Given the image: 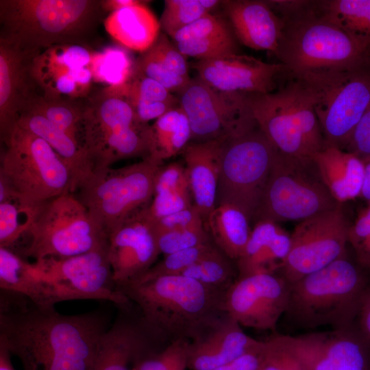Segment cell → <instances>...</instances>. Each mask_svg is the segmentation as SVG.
<instances>
[{
	"label": "cell",
	"instance_id": "d6a6232c",
	"mask_svg": "<svg viewBox=\"0 0 370 370\" xmlns=\"http://www.w3.org/2000/svg\"><path fill=\"white\" fill-rule=\"evenodd\" d=\"M250 221L238 207L231 204L216 206L205 226L214 244L227 257L236 261L249 240Z\"/></svg>",
	"mask_w": 370,
	"mask_h": 370
},
{
	"label": "cell",
	"instance_id": "8992f818",
	"mask_svg": "<svg viewBox=\"0 0 370 370\" xmlns=\"http://www.w3.org/2000/svg\"><path fill=\"white\" fill-rule=\"evenodd\" d=\"M260 130L282 153L304 162L325 147L313 101L306 88L293 79L272 92L245 93Z\"/></svg>",
	"mask_w": 370,
	"mask_h": 370
},
{
	"label": "cell",
	"instance_id": "6da1fadb",
	"mask_svg": "<svg viewBox=\"0 0 370 370\" xmlns=\"http://www.w3.org/2000/svg\"><path fill=\"white\" fill-rule=\"evenodd\" d=\"M108 328L101 311L62 314L1 288L0 340L23 370H88Z\"/></svg>",
	"mask_w": 370,
	"mask_h": 370
},
{
	"label": "cell",
	"instance_id": "6f0895ef",
	"mask_svg": "<svg viewBox=\"0 0 370 370\" xmlns=\"http://www.w3.org/2000/svg\"><path fill=\"white\" fill-rule=\"evenodd\" d=\"M364 165V178L360 197L370 206V156L362 159Z\"/></svg>",
	"mask_w": 370,
	"mask_h": 370
},
{
	"label": "cell",
	"instance_id": "d590c367",
	"mask_svg": "<svg viewBox=\"0 0 370 370\" xmlns=\"http://www.w3.org/2000/svg\"><path fill=\"white\" fill-rule=\"evenodd\" d=\"M95 52L79 45H59L42 51L35 59L34 75L43 92L57 77L87 66Z\"/></svg>",
	"mask_w": 370,
	"mask_h": 370
},
{
	"label": "cell",
	"instance_id": "f5cc1de1",
	"mask_svg": "<svg viewBox=\"0 0 370 370\" xmlns=\"http://www.w3.org/2000/svg\"><path fill=\"white\" fill-rule=\"evenodd\" d=\"M262 344L234 361L214 370H260Z\"/></svg>",
	"mask_w": 370,
	"mask_h": 370
},
{
	"label": "cell",
	"instance_id": "484cf974",
	"mask_svg": "<svg viewBox=\"0 0 370 370\" xmlns=\"http://www.w3.org/2000/svg\"><path fill=\"white\" fill-rule=\"evenodd\" d=\"M223 141L190 142L182 151L193 206L204 222L216 206Z\"/></svg>",
	"mask_w": 370,
	"mask_h": 370
},
{
	"label": "cell",
	"instance_id": "4fadbf2b",
	"mask_svg": "<svg viewBox=\"0 0 370 370\" xmlns=\"http://www.w3.org/2000/svg\"><path fill=\"white\" fill-rule=\"evenodd\" d=\"M178 99L190 126V142L225 140L256 125L245 93L222 92L197 77Z\"/></svg>",
	"mask_w": 370,
	"mask_h": 370
},
{
	"label": "cell",
	"instance_id": "1f68e13d",
	"mask_svg": "<svg viewBox=\"0 0 370 370\" xmlns=\"http://www.w3.org/2000/svg\"><path fill=\"white\" fill-rule=\"evenodd\" d=\"M193 206L184 164H162L156 175L152 199L147 207L150 219L154 221Z\"/></svg>",
	"mask_w": 370,
	"mask_h": 370
},
{
	"label": "cell",
	"instance_id": "cb8c5ba5",
	"mask_svg": "<svg viewBox=\"0 0 370 370\" xmlns=\"http://www.w3.org/2000/svg\"><path fill=\"white\" fill-rule=\"evenodd\" d=\"M0 287L26 296L42 307H54L60 301L80 299L61 286L35 263H29L14 251L0 247Z\"/></svg>",
	"mask_w": 370,
	"mask_h": 370
},
{
	"label": "cell",
	"instance_id": "7c38bea8",
	"mask_svg": "<svg viewBox=\"0 0 370 370\" xmlns=\"http://www.w3.org/2000/svg\"><path fill=\"white\" fill-rule=\"evenodd\" d=\"M277 151L257 124L224 140L216 206L235 205L252 221Z\"/></svg>",
	"mask_w": 370,
	"mask_h": 370
},
{
	"label": "cell",
	"instance_id": "d6986e66",
	"mask_svg": "<svg viewBox=\"0 0 370 370\" xmlns=\"http://www.w3.org/2000/svg\"><path fill=\"white\" fill-rule=\"evenodd\" d=\"M42 51L27 49L0 38V136L3 139L25 107L43 95L34 75Z\"/></svg>",
	"mask_w": 370,
	"mask_h": 370
},
{
	"label": "cell",
	"instance_id": "ffe728a7",
	"mask_svg": "<svg viewBox=\"0 0 370 370\" xmlns=\"http://www.w3.org/2000/svg\"><path fill=\"white\" fill-rule=\"evenodd\" d=\"M108 252L116 286L138 278L156 263L160 252L147 208L110 232Z\"/></svg>",
	"mask_w": 370,
	"mask_h": 370
},
{
	"label": "cell",
	"instance_id": "f35d334b",
	"mask_svg": "<svg viewBox=\"0 0 370 370\" xmlns=\"http://www.w3.org/2000/svg\"><path fill=\"white\" fill-rule=\"evenodd\" d=\"M233 261L218 247L206 257L192 264L182 273L198 282L225 292L238 278Z\"/></svg>",
	"mask_w": 370,
	"mask_h": 370
},
{
	"label": "cell",
	"instance_id": "836d02e7",
	"mask_svg": "<svg viewBox=\"0 0 370 370\" xmlns=\"http://www.w3.org/2000/svg\"><path fill=\"white\" fill-rule=\"evenodd\" d=\"M127 95L138 121L148 123L180 106L179 99L155 80L134 69Z\"/></svg>",
	"mask_w": 370,
	"mask_h": 370
},
{
	"label": "cell",
	"instance_id": "ba28073f",
	"mask_svg": "<svg viewBox=\"0 0 370 370\" xmlns=\"http://www.w3.org/2000/svg\"><path fill=\"white\" fill-rule=\"evenodd\" d=\"M163 164L147 157L121 168L92 172L72 193L108 235L129 217L147 208Z\"/></svg>",
	"mask_w": 370,
	"mask_h": 370
},
{
	"label": "cell",
	"instance_id": "11a10c76",
	"mask_svg": "<svg viewBox=\"0 0 370 370\" xmlns=\"http://www.w3.org/2000/svg\"><path fill=\"white\" fill-rule=\"evenodd\" d=\"M76 82L81 98H86L90 95L91 82L93 79L90 69L83 66L72 69L69 71Z\"/></svg>",
	"mask_w": 370,
	"mask_h": 370
},
{
	"label": "cell",
	"instance_id": "9a60e30c",
	"mask_svg": "<svg viewBox=\"0 0 370 370\" xmlns=\"http://www.w3.org/2000/svg\"><path fill=\"white\" fill-rule=\"evenodd\" d=\"M290 289L279 273L237 278L225 293L223 310L241 327L275 333L288 308Z\"/></svg>",
	"mask_w": 370,
	"mask_h": 370
},
{
	"label": "cell",
	"instance_id": "f907efd6",
	"mask_svg": "<svg viewBox=\"0 0 370 370\" xmlns=\"http://www.w3.org/2000/svg\"><path fill=\"white\" fill-rule=\"evenodd\" d=\"M151 221L155 236L166 232L205 225L201 215L194 206Z\"/></svg>",
	"mask_w": 370,
	"mask_h": 370
},
{
	"label": "cell",
	"instance_id": "4dcf8cb0",
	"mask_svg": "<svg viewBox=\"0 0 370 370\" xmlns=\"http://www.w3.org/2000/svg\"><path fill=\"white\" fill-rule=\"evenodd\" d=\"M16 124L42 138L65 162L73 175L71 193L90 174V164L82 145L44 116L34 112L24 111L18 116Z\"/></svg>",
	"mask_w": 370,
	"mask_h": 370
},
{
	"label": "cell",
	"instance_id": "52a82bcc",
	"mask_svg": "<svg viewBox=\"0 0 370 370\" xmlns=\"http://www.w3.org/2000/svg\"><path fill=\"white\" fill-rule=\"evenodd\" d=\"M1 142L0 180L12 191L34 204L71 193V169L42 138L16 124Z\"/></svg>",
	"mask_w": 370,
	"mask_h": 370
},
{
	"label": "cell",
	"instance_id": "680465c9",
	"mask_svg": "<svg viewBox=\"0 0 370 370\" xmlns=\"http://www.w3.org/2000/svg\"><path fill=\"white\" fill-rule=\"evenodd\" d=\"M11 355L4 342L0 340V370H15L12 363Z\"/></svg>",
	"mask_w": 370,
	"mask_h": 370
},
{
	"label": "cell",
	"instance_id": "603a6c76",
	"mask_svg": "<svg viewBox=\"0 0 370 370\" xmlns=\"http://www.w3.org/2000/svg\"><path fill=\"white\" fill-rule=\"evenodd\" d=\"M222 5L234 33L244 45L277 55L284 23L269 1L228 0L223 1Z\"/></svg>",
	"mask_w": 370,
	"mask_h": 370
},
{
	"label": "cell",
	"instance_id": "9f6ffc18",
	"mask_svg": "<svg viewBox=\"0 0 370 370\" xmlns=\"http://www.w3.org/2000/svg\"><path fill=\"white\" fill-rule=\"evenodd\" d=\"M142 1L138 0H101V5L106 13H111L125 8L137 5Z\"/></svg>",
	"mask_w": 370,
	"mask_h": 370
},
{
	"label": "cell",
	"instance_id": "4316f807",
	"mask_svg": "<svg viewBox=\"0 0 370 370\" xmlns=\"http://www.w3.org/2000/svg\"><path fill=\"white\" fill-rule=\"evenodd\" d=\"M290 247L291 234L277 223L267 220L255 222L243 252L236 261L238 278L280 273Z\"/></svg>",
	"mask_w": 370,
	"mask_h": 370
},
{
	"label": "cell",
	"instance_id": "5b68a950",
	"mask_svg": "<svg viewBox=\"0 0 370 370\" xmlns=\"http://www.w3.org/2000/svg\"><path fill=\"white\" fill-rule=\"evenodd\" d=\"M105 13L101 0H0V38L40 51L85 46Z\"/></svg>",
	"mask_w": 370,
	"mask_h": 370
},
{
	"label": "cell",
	"instance_id": "9c48e42d",
	"mask_svg": "<svg viewBox=\"0 0 370 370\" xmlns=\"http://www.w3.org/2000/svg\"><path fill=\"white\" fill-rule=\"evenodd\" d=\"M293 79L310 94L325 147L344 150L356 125L370 108V65L312 72Z\"/></svg>",
	"mask_w": 370,
	"mask_h": 370
},
{
	"label": "cell",
	"instance_id": "7402d4cb",
	"mask_svg": "<svg viewBox=\"0 0 370 370\" xmlns=\"http://www.w3.org/2000/svg\"><path fill=\"white\" fill-rule=\"evenodd\" d=\"M85 99L82 145L88 160L109 136L140 122L129 101L126 83L108 86Z\"/></svg>",
	"mask_w": 370,
	"mask_h": 370
},
{
	"label": "cell",
	"instance_id": "e0dca14e",
	"mask_svg": "<svg viewBox=\"0 0 370 370\" xmlns=\"http://www.w3.org/2000/svg\"><path fill=\"white\" fill-rule=\"evenodd\" d=\"M288 338L307 370H370V341L356 323Z\"/></svg>",
	"mask_w": 370,
	"mask_h": 370
},
{
	"label": "cell",
	"instance_id": "44dd1931",
	"mask_svg": "<svg viewBox=\"0 0 370 370\" xmlns=\"http://www.w3.org/2000/svg\"><path fill=\"white\" fill-rule=\"evenodd\" d=\"M194 68L197 77L214 89L247 94L273 92L275 79L284 71L281 63H268L237 53L199 60Z\"/></svg>",
	"mask_w": 370,
	"mask_h": 370
},
{
	"label": "cell",
	"instance_id": "ee69618b",
	"mask_svg": "<svg viewBox=\"0 0 370 370\" xmlns=\"http://www.w3.org/2000/svg\"><path fill=\"white\" fill-rule=\"evenodd\" d=\"M190 342L180 339L140 359L132 370H186Z\"/></svg>",
	"mask_w": 370,
	"mask_h": 370
},
{
	"label": "cell",
	"instance_id": "8fae6325",
	"mask_svg": "<svg viewBox=\"0 0 370 370\" xmlns=\"http://www.w3.org/2000/svg\"><path fill=\"white\" fill-rule=\"evenodd\" d=\"M338 204L313 162H304L278 150L252 221H301Z\"/></svg>",
	"mask_w": 370,
	"mask_h": 370
},
{
	"label": "cell",
	"instance_id": "f546056e",
	"mask_svg": "<svg viewBox=\"0 0 370 370\" xmlns=\"http://www.w3.org/2000/svg\"><path fill=\"white\" fill-rule=\"evenodd\" d=\"M146 1L110 13L103 22L108 34L123 46L141 53L160 34V25Z\"/></svg>",
	"mask_w": 370,
	"mask_h": 370
},
{
	"label": "cell",
	"instance_id": "74e56055",
	"mask_svg": "<svg viewBox=\"0 0 370 370\" xmlns=\"http://www.w3.org/2000/svg\"><path fill=\"white\" fill-rule=\"evenodd\" d=\"M76 100L42 95L34 99L21 112L32 111L42 115L81 145L79 133L82 135L83 101Z\"/></svg>",
	"mask_w": 370,
	"mask_h": 370
},
{
	"label": "cell",
	"instance_id": "2e32d148",
	"mask_svg": "<svg viewBox=\"0 0 370 370\" xmlns=\"http://www.w3.org/2000/svg\"><path fill=\"white\" fill-rule=\"evenodd\" d=\"M108 251V244L82 254L46 258L34 263L80 299L106 300L122 304L129 299L116 290Z\"/></svg>",
	"mask_w": 370,
	"mask_h": 370
},
{
	"label": "cell",
	"instance_id": "60d3db41",
	"mask_svg": "<svg viewBox=\"0 0 370 370\" xmlns=\"http://www.w3.org/2000/svg\"><path fill=\"white\" fill-rule=\"evenodd\" d=\"M134 64L135 61L133 62L123 49L108 47L102 51L95 52L87 66L95 81L105 82L108 86H120L130 79Z\"/></svg>",
	"mask_w": 370,
	"mask_h": 370
},
{
	"label": "cell",
	"instance_id": "f6af8a7d",
	"mask_svg": "<svg viewBox=\"0 0 370 370\" xmlns=\"http://www.w3.org/2000/svg\"><path fill=\"white\" fill-rule=\"evenodd\" d=\"M217 248V247L211 241L165 255L160 262L155 263L138 278L181 275L185 269L206 257Z\"/></svg>",
	"mask_w": 370,
	"mask_h": 370
},
{
	"label": "cell",
	"instance_id": "db71d44e",
	"mask_svg": "<svg viewBox=\"0 0 370 370\" xmlns=\"http://www.w3.org/2000/svg\"><path fill=\"white\" fill-rule=\"evenodd\" d=\"M356 323L362 334L370 341V288L362 299Z\"/></svg>",
	"mask_w": 370,
	"mask_h": 370
},
{
	"label": "cell",
	"instance_id": "3957f363",
	"mask_svg": "<svg viewBox=\"0 0 370 370\" xmlns=\"http://www.w3.org/2000/svg\"><path fill=\"white\" fill-rule=\"evenodd\" d=\"M276 3L284 23L276 56L292 78L370 65V36L347 31L322 12L306 10V1Z\"/></svg>",
	"mask_w": 370,
	"mask_h": 370
},
{
	"label": "cell",
	"instance_id": "ac0fdd59",
	"mask_svg": "<svg viewBox=\"0 0 370 370\" xmlns=\"http://www.w3.org/2000/svg\"><path fill=\"white\" fill-rule=\"evenodd\" d=\"M114 321L101 336L88 370H132L143 357L166 346L131 301L119 304Z\"/></svg>",
	"mask_w": 370,
	"mask_h": 370
},
{
	"label": "cell",
	"instance_id": "b9f144b4",
	"mask_svg": "<svg viewBox=\"0 0 370 370\" xmlns=\"http://www.w3.org/2000/svg\"><path fill=\"white\" fill-rule=\"evenodd\" d=\"M321 3L322 13L339 26L354 34L370 36V0H331Z\"/></svg>",
	"mask_w": 370,
	"mask_h": 370
},
{
	"label": "cell",
	"instance_id": "816d5d0a",
	"mask_svg": "<svg viewBox=\"0 0 370 370\" xmlns=\"http://www.w3.org/2000/svg\"><path fill=\"white\" fill-rule=\"evenodd\" d=\"M344 150L361 159L370 156V108L356 125Z\"/></svg>",
	"mask_w": 370,
	"mask_h": 370
},
{
	"label": "cell",
	"instance_id": "83f0119b",
	"mask_svg": "<svg viewBox=\"0 0 370 370\" xmlns=\"http://www.w3.org/2000/svg\"><path fill=\"white\" fill-rule=\"evenodd\" d=\"M312 162L337 203L360 197L364 165L358 156L336 147L326 146L313 156Z\"/></svg>",
	"mask_w": 370,
	"mask_h": 370
},
{
	"label": "cell",
	"instance_id": "7bdbcfd3",
	"mask_svg": "<svg viewBox=\"0 0 370 370\" xmlns=\"http://www.w3.org/2000/svg\"><path fill=\"white\" fill-rule=\"evenodd\" d=\"M260 370H307L295 353L288 335L273 333L263 341Z\"/></svg>",
	"mask_w": 370,
	"mask_h": 370
},
{
	"label": "cell",
	"instance_id": "e575fe53",
	"mask_svg": "<svg viewBox=\"0 0 370 370\" xmlns=\"http://www.w3.org/2000/svg\"><path fill=\"white\" fill-rule=\"evenodd\" d=\"M151 141L149 157L163 164L176 156L191 140V129L186 115L178 106L151 125Z\"/></svg>",
	"mask_w": 370,
	"mask_h": 370
},
{
	"label": "cell",
	"instance_id": "ab89813d",
	"mask_svg": "<svg viewBox=\"0 0 370 370\" xmlns=\"http://www.w3.org/2000/svg\"><path fill=\"white\" fill-rule=\"evenodd\" d=\"M219 0H166L159 20L160 28L171 38L181 29L221 5Z\"/></svg>",
	"mask_w": 370,
	"mask_h": 370
},
{
	"label": "cell",
	"instance_id": "7dc6e473",
	"mask_svg": "<svg viewBox=\"0 0 370 370\" xmlns=\"http://www.w3.org/2000/svg\"><path fill=\"white\" fill-rule=\"evenodd\" d=\"M348 244L357 263L370 273V206L362 208L348 230Z\"/></svg>",
	"mask_w": 370,
	"mask_h": 370
},
{
	"label": "cell",
	"instance_id": "c3c4849f",
	"mask_svg": "<svg viewBox=\"0 0 370 370\" xmlns=\"http://www.w3.org/2000/svg\"><path fill=\"white\" fill-rule=\"evenodd\" d=\"M144 52L172 73L184 77H190L187 57L169 40L168 36L164 33H160L151 47Z\"/></svg>",
	"mask_w": 370,
	"mask_h": 370
},
{
	"label": "cell",
	"instance_id": "681fc988",
	"mask_svg": "<svg viewBox=\"0 0 370 370\" xmlns=\"http://www.w3.org/2000/svg\"><path fill=\"white\" fill-rule=\"evenodd\" d=\"M134 69L160 84L171 93H180L190 81V77L176 75L164 68L145 52L135 60Z\"/></svg>",
	"mask_w": 370,
	"mask_h": 370
},
{
	"label": "cell",
	"instance_id": "d4e9b609",
	"mask_svg": "<svg viewBox=\"0 0 370 370\" xmlns=\"http://www.w3.org/2000/svg\"><path fill=\"white\" fill-rule=\"evenodd\" d=\"M262 344L246 334L228 315L202 338L190 342L188 368L214 370L227 365Z\"/></svg>",
	"mask_w": 370,
	"mask_h": 370
},
{
	"label": "cell",
	"instance_id": "277c9868",
	"mask_svg": "<svg viewBox=\"0 0 370 370\" xmlns=\"http://www.w3.org/2000/svg\"><path fill=\"white\" fill-rule=\"evenodd\" d=\"M369 272L347 251L325 267L291 284L286 323L299 329L356 323L362 299L370 288Z\"/></svg>",
	"mask_w": 370,
	"mask_h": 370
},
{
	"label": "cell",
	"instance_id": "bcb514c9",
	"mask_svg": "<svg viewBox=\"0 0 370 370\" xmlns=\"http://www.w3.org/2000/svg\"><path fill=\"white\" fill-rule=\"evenodd\" d=\"M155 236L160 254L164 255L212 241L205 225L166 232Z\"/></svg>",
	"mask_w": 370,
	"mask_h": 370
},
{
	"label": "cell",
	"instance_id": "5bb4252c",
	"mask_svg": "<svg viewBox=\"0 0 370 370\" xmlns=\"http://www.w3.org/2000/svg\"><path fill=\"white\" fill-rule=\"evenodd\" d=\"M350 224L341 204L301 221L291 234V247L280 271L290 284L330 264L347 251Z\"/></svg>",
	"mask_w": 370,
	"mask_h": 370
},
{
	"label": "cell",
	"instance_id": "7a4b0ae2",
	"mask_svg": "<svg viewBox=\"0 0 370 370\" xmlns=\"http://www.w3.org/2000/svg\"><path fill=\"white\" fill-rule=\"evenodd\" d=\"M140 310L143 319L165 345L180 339L193 342L226 315L221 292L182 275L140 278L116 286Z\"/></svg>",
	"mask_w": 370,
	"mask_h": 370
},
{
	"label": "cell",
	"instance_id": "30bf717a",
	"mask_svg": "<svg viewBox=\"0 0 370 370\" xmlns=\"http://www.w3.org/2000/svg\"><path fill=\"white\" fill-rule=\"evenodd\" d=\"M26 235L29 241L23 254L35 261L71 257L108 244V235L71 193L43 203Z\"/></svg>",
	"mask_w": 370,
	"mask_h": 370
},
{
	"label": "cell",
	"instance_id": "f1b7e54d",
	"mask_svg": "<svg viewBox=\"0 0 370 370\" xmlns=\"http://www.w3.org/2000/svg\"><path fill=\"white\" fill-rule=\"evenodd\" d=\"M172 39L186 57L199 60L236 53L230 27L222 18L210 13L179 31Z\"/></svg>",
	"mask_w": 370,
	"mask_h": 370
},
{
	"label": "cell",
	"instance_id": "8d00e7d4",
	"mask_svg": "<svg viewBox=\"0 0 370 370\" xmlns=\"http://www.w3.org/2000/svg\"><path fill=\"white\" fill-rule=\"evenodd\" d=\"M42 204L29 202L10 189L0 195V247L12 250L27 234Z\"/></svg>",
	"mask_w": 370,
	"mask_h": 370
}]
</instances>
